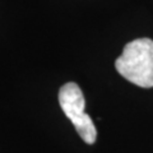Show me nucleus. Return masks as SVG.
<instances>
[{
	"label": "nucleus",
	"instance_id": "nucleus-1",
	"mask_svg": "<svg viewBox=\"0 0 153 153\" xmlns=\"http://www.w3.org/2000/svg\"><path fill=\"white\" fill-rule=\"evenodd\" d=\"M117 73L142 88L153 87V40L137 38L125 45L115 61Z\"/></svg>",
	"mask_w": 153,
	"mask_h": 153
},
{
	"label": "nucleus",
	"instance_id": "nucleus-2",
	"mask_svg": "<svg viewBox=\"0 0 153 153\" xmlns=\"http://www.w3.org/2000/svg\"><path fill=\"white\" fill-rule=\"evenodd\" d=\"M59 103L65 116L73 123L79 137L87 144H93L97 138V129L89 115L84 112L85 100L79 85L74 82L64 84L59 91Z\"/></svg>",
	"mask_w": 153,
	"mask_h": 153
}]
</instances>
